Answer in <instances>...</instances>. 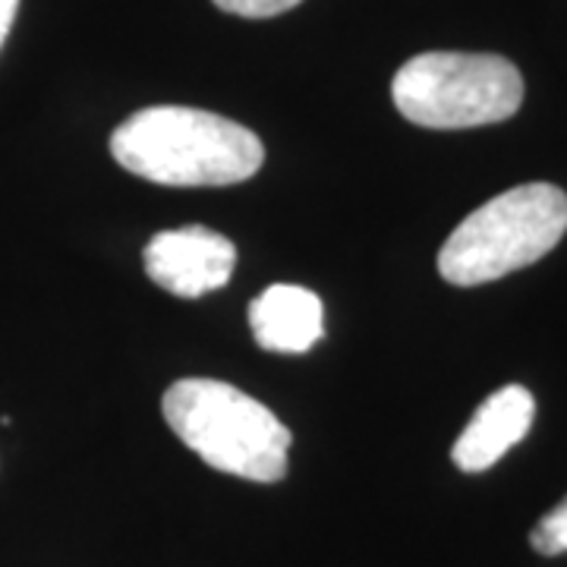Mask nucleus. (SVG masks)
<instances>
[{"label": "nucleus", "instance_id": "8", "mask_svg": "<svg viewBox=\"0 0 567 567\" xmlns=\"http://www.w3.org/2000/svg\"><path fill=\"white\" fill-rule=\"evenodd\" d=\"M529 546L546 558L567 555V495L529 529Z\"/></svg>", "mask_w": 567, "mask_h": 567}, {"label": "nucleus", "instance_id": "7", "mask_svg": "<svg viewBox=\"0 0 567 567\" xmlns=\"http://www.w3.org/2000/svg\"><path fill=\"white\" fill-rule=\"evenodd\" d=\"M249 324L259 347L271 353H306L324 334L322 300L297 284H271L249 306Z\"/></svg>", "mask_w": 567, "mask_h": 567}, {"label": "nucleus", "instance_id": "5", "mask_svg": "<svg viewBox=\"0 0 567 567\" xmlns=\"http://www.w3.org/2000/svg\"><path fill=\"white\" fill-rule=\"evenodd\" d=\"M142 262L145 275L162 290L183 300H196L221 290L234 278L237 246L203 224H189L181 230L155 234L142 252Z\"/></svg>", "mask_w": 567, "mask_h": 567}, {"label": "nucleus", "instance_id": "4", "mask_svg": "<svg viewBox=\"0 0 567 567\" xmlns=\"http://www.w3.org/2000/svg\"><path fill=\"white\" fill-rule=\"evenodd\" d=\"M391 95L416 126L470 130L514 117L524 104V76L498 54L429 51L394 73Z\"/></svg>", "mask_w": 567, "mask_h": 567}, {"label": "nucleus", "instance_id": "1", "mask_svg": "<svg viewBox=\"0 0 567 567\" xmlns=\"http://www.w3.org/2000/svg\"><path fill=\"white\" fill-rule=\"evenodd\" d=\"M111 155L130 174L162 186H230L259 174L265 145L221 114L158 104L114 130Z\"/></svg>", "mask_w": 567, "mask_h": 567}, {"label": "nucleus", "instance_id": "3", "mask_svg": "<svg viewBox=\"0 0 567 567\" xmlns=\"http://www.w3.org/2000/svg\"><path fill=\"white\" fill-rule=\"evenodd\" d=\"M567 234V196L551 183H524L480 205L454 227L439 271L447 284L476 287L539 262Z\"/></svg>", "mask_w": 567, "mask_h": 567}, {"label": "nucleus", "instance_id": "6", "mask_svg": "<svg viewBox=\"0 0 567 567\" xmlns=\"http://www.w3.org/2000/svg\"><path fill=\"white\" fill-rule=\"evenodd\" d=\"M536 416V401L524 385H505L488 394L454 442L451 461L464 473H483L495 466L514 445L527 439Z\"/></svg>", "mask_w": 567, "mask_h": 567}, {"label": "nucleus", "instance_id": "10", "mask_svg": "<svg viewBox=\"0 0 567 567\" xmlns=\"http://www.w3.org/2000/svg\"><path fill=\"white\" fill-rule=\"evenodd\" d=\"M17 10H20V0H0V44L7 41L10 29H13Z\"/></svg>", "mask_w": 567, "mask_h": 567}, {"label": "nucleus", "instance_id": "9", "mask_svg": "<svg viewBox=\"0 0 567 567\" xmlns=\"http://www.w3.org/2000/svg\"><path fill=\"white\" fill-rule=\"evenodd\" d=\"M224 13L244 17V20H268V17H281L287 10H293L303 0H215Z\"/></svg>", "mask_w": 567, "mask_h": 567}, {"label": "nucleus", "instance_id": "2", "mask_svg": "<svg viewBox=\"0 0 567 567\" xmlns=\"http://www.w3.org/2000/svg\"><path fill=\"white\" fill-rule=\"evenodd\" d=\"M162 410L174 435L208 466L249 483L284 480L290 432L240 388L218 379H183L167 388Z\"/></svg>", "mask_w": 567, "mask_h": 567}]
</instances>
